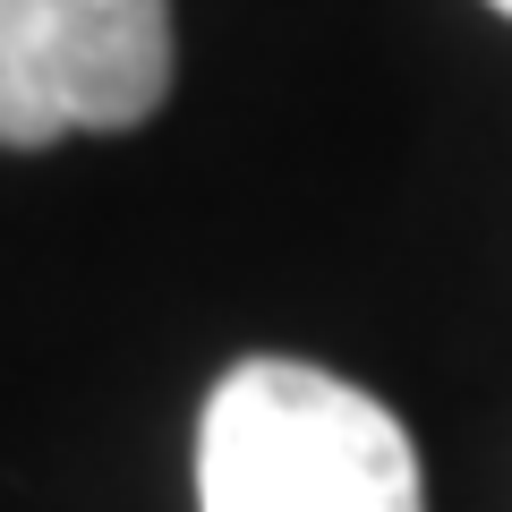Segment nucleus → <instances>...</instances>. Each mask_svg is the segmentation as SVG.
<instances>
[{
    "mask_svg": "<svg viewBox=\"0 0 512 512\" xmlns=\"http://www.w3.org/2000/svg\"><path fill=\"white\" fill-rule=\"evenodd\" d=\"M197 512H427L419 444L308 359H239L197 419Z\"/></svg>",
    "mask_w": 512,
    "mask_h": 512,
    "instance_id": "1",
    "label": "nucleus"
},
{
    "mask_svg": "<svg viewBox=\"0 0 512 512\" xmlns=\"http://www.w3.org/2000/svg\"><path fill=\"white\" fill-rule=\"evenodd\" d=\"M171 94V0H0V146L154 120Z\"/></svg>",
    "mask_w": 512,
    "mask_h": 512,
    "instance_id": "2",
    "label": "nucleus"
},
{
    "mask_svg": "<svg viewBox=\"0 0 512 512\" xmlns=\"http://www.w3.org/2000/svg\"><path fill=\"white\" fill-rule=\"evenodd\" d=\"M495 9H504V18H512V0H495Z\"/></svg>",
    "mask_w": 512,
    "mask_h": 512,
    "instance_id": "3",
    "label": "nucleus"
}]
</instances>
